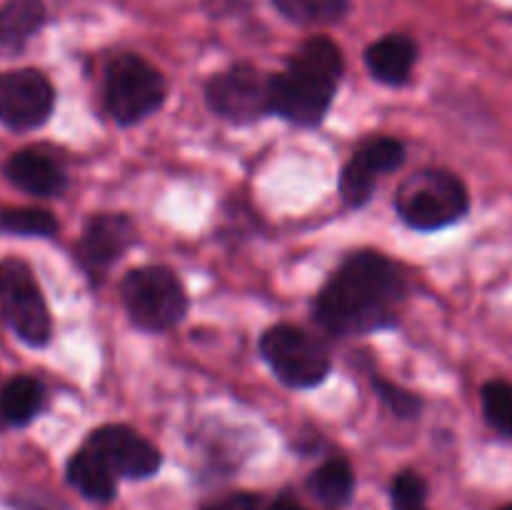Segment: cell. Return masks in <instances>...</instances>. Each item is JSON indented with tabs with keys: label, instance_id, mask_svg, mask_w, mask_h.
Listing matches in <instances>:
<instances>
[{
	"label": "cell",
	"instance_id": "2",
	"mask_svg": "<svg viewBox=\"0 0 512 510\" xmlns=\"http://www.w3.org/2000/svg\"><path fill=\"white\" fill-rule=\"evenodd\" d=\"M343 53L330 38H310L300 45L283 73L270 83V110L303 128L323 123L343 78Z\"/></svg>",
	"mask_w": 512,
	"mask_h": 510
},
{
	"label": "cell",
	"instance_id": "8",
	"mask_svg": "<svg viewBox=\"0 0 512 510\" xmlns=\"http://www.w3.org/2000/svg\"><path fill=\"white\" fill-rule=\"evenodd\" d=\"M270 83H273V75L240 63L215 75L205 88V98H208L210 110L220 118L230 123H253L265 115H273Z\"/></svg>",
	"mask_w": 512,
	"mask_h": 510
},
{
	"label": "cell",
	"instance_id": "23",
	"mask_svg": "<svg viewBox=\"0 0 512 510\" xmlns=\"http://www.w3.org/2000/svg\"><path fill=\"white\" fill-rule=\"evenodd\" d=\"M375 390H378V395L383 398V403L388 405L395 415H400V418H415V415L420 413V405L423 403H420L418 395L410 393V390H403L400 385L388 383V380L383 378H375Z\"/></svg>",
	"mask_w": 512,
	"mask_h": 510
},
{
	"label": "cell",
	"instance_id": "12",
	"mask_svg": "<svg viewBox=\"0 0 512 510\" xmlns=\"http://www.w3.org/2000/svg\"><path fill=\"white\" fill-rule=\"evenodd\" d=\"M405 148L395 138H370L353 153L340 175V195L348 205L358 208L373 198L380 175L393 173L403 165Z\"/></svg>",
	"mask_w": 512,
	"mask_h": 510
},
{
	"label": "cell",
	"instance_id": "21",
	"mask_svg": "<svg viewBox=\"0 0 512 510\" xmlns=\"http://www.w3.org/2000/svg\"><path fill=\"white\" fill-rule=\"evenodd\" d=\"M480 403H483L485 420L498 433L512 435V385L505 380H490L480 390Z\"/></svg>",
	"mask_w": 512,
	"mask_h": 510
},
{
	"label": "cell",
	"instance_id": "15",
	"mask_svg": "<svg viewBox=\"0 0 512 510\" xmlns=\"http://www.w3.org/2000/svg\"><path fill=\"white\" fill-rule=\"evenodd\" d=\"M65 475H68V483L93 503H110L118 493V478L113 475V470L85 443L70 455Z\"/></svg>",
	"mask_w": 512,
	"mask_h": 510
},
{
	"label": "cell",
	"instance_id": "13",
	"mask_svg": "<svg viewBox=\"0 0 512 510\" xmlns=\"http://www.w3.org/2000/svg\"><path fill=\"white\" fill-rule=\"evenodd\" d=\"M3 173L10 183L33 198H58L68 188V173L55 155L43 148H23L8 158Z\"/></svg>",
	"mask_w": 512,
	"mask_h": 510
},
{
	"label": "cell",
	"instance_id": "7",
	"mask_svg": "<svg viewBox=\"0 0 512 510\" xmlns=\"http://www.w3.org/2000/svg\"><path fill=\"white\" fill-rule=\"evenodd\" d=\"M260 353L290 388H315L330 373V353L323 340L295 325H273L265 330Z\"/></svg>",
	"mask_w": 512,
	"mask_h": 510
},
{
	"label": "cell",
	"instance_id": "9",
	"mask_svg": "<svg viewBox=\"0 0 512 510\" xmlns=\"http://www.w3.org/2000/svg\"><path fill=\"white\" fill-rule=\"evenodd\" d=\"M55 108V88L35 68L0 73V123L10 130H35Z\"/></svg>",
	"mask_w": 512,
	"mask_h": 510
},
{
	"label": "cell",
	"instance_id": "10",
	"mask_svg": "<svg viewBox=\"0 0 512 510\" xmlns=\"http://www.w3.org/2000/svg\"><path fill=\"white\" fill-rule=\"evenodd\" d=\"M85 445L100 455L118 480H145L163 463L160 450L128 425H103L85 438Z\"/></svg>",
	"mask_w": 512,
	"mask_h": 510
},
{
	"label": "cell",
	"instance_id": "1",
	"mask_svg": "<svg viewBox=\"0 0 512 510\" xmlns=\"http://www.w3.org/2000/svg\"><path fill=\"white\" fill-rule=\"evenodd\" d=\"M405 300V278L383 253L360 250L338 265L313 303V318L328 335L375 333L393 328Z\"/></svg>",
	"mask_w": 512,
	"mask_h": 510
},
{
	"label": "cell",
	"instance_id": "5",
	"mask_svg": "<svg viewBox=\"0 0 512 510\" xmlns=\"http://www.w3.org/2000/svg\"><path fill=\"white\" fill-rule=\"evenodd\" d=\"M168 85L163 73L140 55L125 53L105 70V108L118 125H135L150 118L165 103Z\"/></svg>",
	"mask_w": 512,
	"mask_h": 510
},
{
	"label": "cell",
	"instance_id": "16",
	"mask_svg": "<svg viewBox=\"0 0 512 510\" xmlns=\"http://www.w3.org/2000/svg\"><path fill=\"white\" fill-rule=\"evenodd\" d=\"M45 405V385L33 375H15L0 388V423L3 428H25Z\"/></svg>",
	"mask_w": 512,
	"mask_h": 510
},
{
	"label": "cell",
	"instance_id": "3",
	"mask_svg": "<svg viewBox=\"0 0 512 510\" xmlns=\"http://www.w3.org/2000/svg\"><path fill=\"white\" fill-rule=\"evenodd\" d=\"M470 198L463 180L450 170L425 168L410 175L395 193V210L405 225L423 233L463 220Z\"/></svg>",
	"mask_w": 512,
	"mask_h": 510
},
{
	"label": "cell",
	"instance_id": "26",
	"mask_svg": "<svg viewBox=\"0 0 512 510\" xmlns=\"http://www.w3.org/2000/svg\"><path fill=\"white\" fill-rule=\"evenodd\" d=\"M500 510H512V503H510V505H505V508H500Z\"/></svg>",
	"mask_w": 512,
	"mask_h": 510
},
{
	"label": "cell",
	"instance_id": "27",
	"mask_svg": "<svg viewBox=\"0 0 512 510\" xmlns=\"http://www.w3.org/2000/svg\"><path fill=\"white\" fill-rule=\"evenodd\" d=\"M0 388H3V383H0ZM0 428H3V423H0Z\"/></svg>",
	"mask_w": 512,
	"mask_h": 510
},
{
	"label": "cell",
	"instance_id": "17",
	"mask_svg": "<svg viewBox=\"0 0 512 510\" xmlns=\"http://www.w3.org/2000/svg\"><path fill=\"white\" fill-rule=\"evenodd\" d=\"M43 25V0H5L0 5V48L18 53Z\"/></svg>",
	"mask_w": 512,
	"mask_h": 510
},
{
	"label": "cell",
	"instance_id": "24",
	"mask_svg": "<svg viewBox=\"0 0 512 510\" xmlns=\"http://www.w3.org/2000/svg\"><path fill=\"white\" fill-rule=\"evenodd\" d=\"M255 508V500L253 498H235L225 505H215V508L208 510H253Z\"/></svg>",
	"mask_w": 512,
	"mask_h": 510
},
{
	"label": "cell",
	"instance_id": "25",
	"mask_svg": "<svg viewBox=\"0 0 512 510\" xmlns=\"http://www.w3.org/2000/svg\"><path fill=\"white\" fill-rule=\"evenodd\" d=\"M268 510H308V508H305V505H300L298 500H293V498H280V500H275Z\"/></svg>",
	"mask_w": 512,
	"mask_h": 510
},
{
	"label": "cell",
	"instance_id": "4",
	"mask_svg": "<svg viewBox=\"0 0 512 510\" xmlns=\"http://www.w3.org/2000/svg\"><path fill=\"white\" fill-rule=\"evenodd\" d=\"M120 298L130 320L148 333L173 330L188 310L183 283L165 265H143L130 270L120 283Z\"/></svg>",
	"mask_w": 512,
	"mask_h": 510
},
{
	"label": "cell",
	"instance_id": "22",
	"mask_svg": "<svg viewBox=\"0 0 512 510\" xmlns=\"http://www.w3.org/2000/svg\"><path fill=\"white\" fill-rule=\"evenodd\" d=\"M393 510H428V483L420 473L403 470L395 475L393 488H390Z\"/></svg>",
	"mask_w": 512,
	"mask_h": 510
},
{
	"label": "cell",
	"instance_id": "11",
	"mask_svg": "<svg viewBox=\"0 0 512 510\" xmlns=\"http://www.w3.org/2000/svg\"><path fill=\"white\" fill-rule=\"evenodd\" d=\"M135 240H138V228L128 215H93L75 248L80 268L93 280H103V275L133 248Z\"/></svg>",
	"mask_w": 512,
	"mask_h": 510
},
{
	"label": "cell",
	"instance_id": "6",
	"mask_svg": "<svg viewBox=\"0 0 512 510\" xmlns=\"http://www.w3.org/2000/svg\"><path fill=\"white\" fill-rule=\"evenodd\" d=\"M0 320L30 348H43L53 338L43 290L20 258L0 260Z\"/></svg>",
	"mask_w": 512,
	"mask_h": 510
},
{
	"label": "cell",
	"instance_id": "19",
	"mask_svg": "<svg viewBox=\"0 0 512 510\" xmlns=\"http://www.w3.org/2000/svg\"><path fill=\"white\" fill-rule=\"evenodd\" d=\"M283 18L298 25H333L348 15L350 0H273Z\"/></svg>",
	"mask_w": 512,
	"mask_h": 510
},
{
	"label": "cell",
	"instance_id": "18",
	"mask_svg": "<svg viewBox=\"0 0 512 510\" xmlns=\"http://www.w3.org/2000/svg\"><path fill=\"white\" fill-rule=\"evenodd\" d=\"M308 490L325 508H343L355 490V475L348 460L333 458L315 468L308 478Z\"/></svg>",
	"mask_w": 512,
	"mask_h": 510
},
{
	"label": "cell",
	"instance_id": "20",
	"mask_svg": "<svg viewBox=\"0 0 512 510\" xmlns=\"http://www.w3.org/2000/svg\"><path fill=\"white\" fill-rule=\"evenodd\" d=\"M0 233L20 235V238H50L58 233V220L43 208H3Z\"/></svg>",
	"mask_w": 512,
	"mask_h": 510
},
{
	"label": "cell",
	"instance_id": "14",
	"mask_svg": "<svg viewBox=\"0 0 512 510\" xmlns=\"http://www.w3.org/2000/svg\"><path fill=\"white\" fill-rule=\"evenodd\" d=\"M415 60H418V45L403 33L385 35L365 50V65L370 75L385 85H403L413 73Z\"/></svg>",
	"mask_w": 512,
	"mask_h": 510
}]
</instances>
